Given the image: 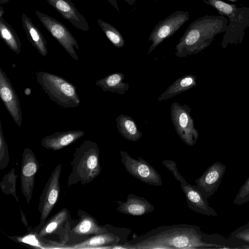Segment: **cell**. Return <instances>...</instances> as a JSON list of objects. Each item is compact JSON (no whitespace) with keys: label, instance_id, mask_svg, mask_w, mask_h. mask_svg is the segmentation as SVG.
Listing matches in <instances>:
<instances>
[{"label":"cell","instance_id":"cell-1","mask_svg":"<svg viewBox=\"0 0 249 249\" xmlns=\"http://www.w3.org/2000/svg\"><path fill=\"white\" fill-rule=\"evenodd\" d=\"M199 227L187 224L160 226L122 244V249H229L210 242Z\"/></svg>","mask_w":249,"mask_h":249},{"label":"cell","instance_id":"cell-2","mask_svg":"<svg viewBox=\"0 0 249 249\" xmlns=\"http://www.w3.org/2000/svg\"><path fill=\"white\" fill-rule=\"evenodd\" d=\"M228 18L225 16L206 15L192 22L176 45L175 55L196 54L211 45L215 37L225 32Z\"/></svg>","mask_w":249,"mask_h":249},{"label":"cell","instance_id":"cell-3","mask_svg":"<svg viewBox=\"0 0 249 249\" xmlns=\"http://www.w3.org/2000/svg\"><path fill=\"white\" fill-rule=\"evenodd\" d=\"M98 144L86 140L73 152L71 162V171L67 180V186L79 182L83 185L89 183L101 173L102 168L99 159Z\"/></svg>","mask_w":249,"mask_h":249},{"label":"cell","instance_id":"cell-4","mask_svg":"<svg viewBox=\"0 0 249 249\" xmlns=\"http://www.w3.org/2000/svg\"><path fill=\"white\" fill-rule=\"evenodd\" d=\"M214 8L220 15L228 17V23L221 42L223 49L229 45L240 44L249 27V7H237L222 0H203Z\"/></svg>","mask_w":249,"mask_h":249},{"label":"cell","instance_id":"cell-5","mask_svg":"<svg viewBox=\"0 0 249 249\" xmlns=\"http://www.w3.org/2000/svg\"><path fill=\"white\" fill-rule=\"evenodd\" d=\"M36 81L49 98L64 108L79 106L80 100L76 87L63 77L45 71L36 72Z\"/></svg>","mask_w":249,"mask_h":249},{"label":"cell","instance_id":"cell-6","mask_svg":"<svg viewBox=\"0 0 249 249\" xmlns=\"http://www.w3.org/2000/svg\"><path fill=\"white\" fill-rule=\"evenodd\" d=\"M74 221L69 210L64 208L48 218L39 230L35 231L50 249H64L68 241V232Z\"/></svg>","mask_w":249,"mask_h":249},{"label":"cell","instance_id":"cell-7","mask_svg":"<svg viewBox=\"0 0 249 249\" xmlns=\"http://www.w3.org/2000/svg\"><path fill=\"white\" fill-rule=\"evenodd\" d=\"M162 163L172 173L176 179L179 182L190 209L196 213L207 216H217L218 214L215 210L209 205L207 199L197 189L196 186L188 183L180 175L175 161L165 160L162 161Z\"/></svg>","mask_w":249,"mask_h":249},{"label":"cell","instance_id":"cell-8","mask_svg":"<svg viewBox=\"0 0 249 249\" xmlns=\"http://www.w3.org/2000/svg\"><path fill=\"white\" fill-rule=\"evenodd\" d=\"M108 232L91 236L78 243L65 245L64 249H110L127 241L131 230L124 228L115 227L110 224L104 225Z\"/></svg>","mask_w":249,"mask_h":249},{"label":"cell","instance_id":"cell-9","mask_svg":"<svg viewBox=\"0 0 249 249\" xmlns=\"http://www.w3.org/2000/svg\"><path fill=\"white\" fill-rule=\"evenodd\" d=\"M191 112V108L187 105H181L176 102L171 105V119L177 135L186 145L193 146L196 143L199 134L195 127Z\"/></svg>","mask_w":249,"mask_h":249},{"label":"cell","instance_id":"cell-10","mask_svg":"<svg viewBox=\"0 0 249 249\" xmlns=\"http://www.w3.org/2000/svg\"><path fill=\"white\" fill-rule=\"evenodd\" d=\"M62 165L58 164L50 175L39 199L38 211L40 213V222L34 231L39 230L45 224L57 202L60 193L59 179Z\"/></svg>","mask_w":249,"mask_h":249},{"label":"cell","instance_id":"cell-11","mask_svg":"<svg viewBox=\"0 0 249 249\" xmlns=\"http://www.w3.org/2000/svg\"><path fill=\"white\" fill-rule=\"evenodd\" d=\"M190 18L187 11H177L159 22L154 27L148 40L152 41L147 54L150 53L163 40L171 37Z\"/></svg>","mask_w":249,"mask_h":249},{"label":"cell","instance_id":"cell-12","mask_svg":"<svg viewBox=\"0 0 249 249\" xmlns=\"http://www.w3.org/2000/svg\"><path fill=\"white\" fill-rule=\"evenodd\" d=\"M77 215L78 219L75 220L70 230L65 245L78 243L91 236L108 232L104 225H99L95 218L87 212L79 209Z\"/></svg>","mask_w":249,"mask_h":249},{"label":"cell","instance_id":"cell-13","mask_svg":"<svg viewBox=\"0 0 249 249\" xmlns=\"http://www.w3.org/2000/svg\"><path fill=\"white\" fill-rule=\"evenodd\" d=\"M121 161L126 171L143 183L160 186L162 185L161 177L158 171L147 161L139 157L135 159L126 152L119 150Z\"/></svg>","mask_w":249,"mask_h":249},{"label":"cell","instance_id":"cell-14","mask_svg":"<svg viewBox=\"0 0 249 249\" xmlns=\"http://www.w3.org/2000/svg\"><path fill=\"white\" fill-rule=\"evenodd\" d=\"M37 18L49 32L57 40L69 54L74 60L79 57L75 48L79 49L78 42L68 29L61 22L38 11H35Z\"/></svg>","mask_w":249,"mask_h":249},{"label":"cell","instance_id":"cell-15","mask_svg":"<svg viewBox=\"0 0 249 249\" xmlns=\"http://www.w3.org/2000/svg\"><path fill=\"white\" fill-rule=\"evenodd\" d=\"M39 168L36 157L29 148H26L22 154L20 167V185L22 195L27 204H30L35 183L36 176Z\"/></svg>","mask_w":249,"mask_h":249},{"label":"cell","instance_id":"cell-16","mask_svg":"<svg viewBox=\"0 0 249 249\" xmlns=\"http://www.w3.org/2000/svg\"><path fill=\"white\" fill-rule=\"evenodd\" d=\"M226 170L225 164L216 161L195 180L196 187L206 198L208 199L217 192Z\"/></svg>","mask_w":249,"mask_h":249},{"label":"cell","instance_id":"cell-17","mask_svg":"<svg viewBox=\"0 0 249 249\" xmlns=\"http://www.w3.org/2000/svg\"><path fill=\"white\" fill-rule=\"evenodd\" d=\"M0 96L11 116L18 126L22 122L19 99L5 72L0 68Z\"/></svg>","mask_w":249,"mask_h":249},{"label":"cell","instance_id":"cell-18","mask_svg":"<svg viewBox=\"0 0 249 249\" xmlns=\"http://www.w3.org/2000/svg\"><path fill=\"white\" fill-rule=\"evenodd\" d=\"M46 0L74 27L84 32L89 30V27L86 18L78 11L71 0Z\"/></svg>","mask_w":249,"mask_h":249},{"label":"cell","instance_id":"cell-19","mask_svg":"<svg viewBox=\"0 0 249 249\" xmlns=\"http://www.w3.org/2000/svg\"><path fill=\"white\" fill-rule=\"evenodd\" d=\"M118 206L116 210L124 214L141 216L152 212L155 207L145 198L130 194L125 202L116 201Z\"/></svg>","mask_w":249,"mask_h":249},{"label":"cell","instance_id":"cell-20","mask_svg":"<svg viewBox=\"0 0 249 249\" xmlns=\"http://www.w3.org/2000/svg\"><path fill=\"white\" fill-rule=\"evenodd\" d=\"M85 134V132L81 130L57 132L43 138L41 144L47 149L59 150L75 142Z\"/></svg>","mask_w":249,"mask_h":249},{"label":"cell","instance_id":"cell-21","mask_svg":"<svg viewBox=\"0 0 249 249\" xmlns=\"http://www.w3.org/2000/svg\"><path fill=\"white\" fill-rule=\"evenodd\" d=\"M22 27L28 40L43 56L48 54L47 41L40 30L26 14L21 15Z\"/></svg>","mask_w":249,"mask_h":249},{"label":"cell","instance_id":"cell-22","mask_svg":"<svg viewBox=\"0 0 249 249\" xmlns=\"http://www.w3.org/2000/svg\"><path fill=\"white\" fill-rule=\"evenodd\" d=\"M197 86L196 77L192 74L183 75L174 82L158 98L159 101L167 100Z\"/></svg>","mask_w":249,"mask_h":249},{"label":"cell","instance_id":"cell-23","mask_svg":"<svg viewBox=\"0 0 249 249\" xmlns=\"http://www.w3.org/2000/svg\"><path fill=\"white\" fill-rule=\"evenodd\" d=\"M124 75L122 72H116L97 80L95 85L104 91H109L124 95L129 89V84L123 82Z\"/></svg>","mask_w":249,"mask_h":249},{"label":"cell","instance_id":"cell-24","mask_svg":"<svg viewBox=\"0 0 249 249\" xmlns=\"http://www.w3.org/2000/svg\"><path fill=\"white\" fill-rule=\"evenodd\" d=\"M119 133L125 139L137 142L141 138L142 133L138 129L133 119L126 115L120 114L116 119Z\"/></svg>","mask_w":249,"mask_h":249},{"label":"cell","instance_id":"cell-25","mask_svg":"<svg viewBox=\"0 0 249 249\" xmlns=\"http://www.w3.org/2000/svg\"><path fill=\"white\" fill-rule=\"evenodd\" d=\"M0 37L5 44L16 53L21 52V42L14 28L3 18H0Z\"/></svg>","mask_w":249,"mask_h":249},{"label":"cell","instance_id":"cell-26","mask_svg":"<svg viewBox=\"0 0 249 249\" xmlns=\"http://www.w3.org/2000/svg\"><path fill=\"white\" fill-rule=\"evenodd\" d=\"M97 22L107 38L114 47L121 48L124 46L125 41L124 37L115 27L99 18L97 19Z\"/></svg>","mask_w":249,"mask_h":249},{"label":"cell","instance_id":"cell-27","mask_svg":"<svg viewBox=\"0 0 249 249\" xmlns=\"http://www.w3.org/2000/svg\"><path fill=\"white\" fill-rule=\"evenodd\" d=\"M14 241L30 246L35 249H50L37 235L36 232L28 228V232L21 236H9Z\"/></svg>","mask_w":249,"mask_h":249},{"label":"cell","instance_id":"cell-28","mask_svg":"<svg viewBox=\"0 0 249 249\" xmlns=\"http://www.w3.org/2000/svg\"><path fill=\"white\" fill-rule=\"evenodd\" d=\"M18 177V176L15 173V168H12L2 178L0 182V188L3 193L6 195H12L18 202V199L16 190V181Z\"/></svg>","mask_w":249,"mask_h":249},{"label":"cell","instance_id":"cell-29","mask_svg":"<svg viewBox=\"0 0 249 249\" xmlns=\"http://www.w3.org/2000/svg\"><path fill=\"white\" fill-rule=\"evenodd\" d=\"M0 121V169L3 170L7 167L9 161L8 146L5 141L4 134Z\"/></svg>","mask_w":249,"mask_h":249},{"label":"cell","instance_id":"cell-30","mask_svg":"<svg viewBox=\"0 0 249 249\" xmlns=\"http://www.w3.org/2000/svg\"><path fill=\"white\" fill-rule=\"evenodd\" d=\"M249 201V177L241 186L234 200L233 204L241 205Z\"/></svg>","mask_w":249,"mask_h":249},{"label":"cell","instance_id":"cell-31","mask_svg":"<svg viewBox=\"0 0 249 249\" xmlns=\"http://www.w3.org/2000/svg\"><path fill=\"white\" fill-rule=\"evenodd\" d=\"M234 235V237L239 240L249 243V228H240Z\"/></svg>","mask_w":249,"mask_h":249},{"label":"cell","instance_id":"cell-32","mask_svg":"<svg viewBox=\"0 0 249 249\" xmlns=\"http://www.w3.org/2000/svg\"><path fill=\"white\" fill-rule=\"evenodd\" d=\"M20 213H21V219L22 222L23 223V224L24 225V226L27 227L28 226V221H27V219L26 217L25 214L23 212L20 207Z\"/></svg>","mask_w":249,"mask_h":249},{"label":"cell","instance_id":"cell-33","mask_svg":"<svg viewBox=\"0 0 249 249\" xmlns=\"http://www.w3.org/2000/svg\"><path fill=\"white\" fill-rule=\"evenodd\" d=\"M109 3L118 11H120L116 0H107Z\"/></svg>","mask_w":249,"mask_h":249},{"label":"cell","instance_id":"cell-34","mask_svg":"<svg viewBox=\"0 0 249 249\" xmlns=\"http://www.w3.org/2000/svg\"><path fill=\"white\" fill-rule=\"evenodd\" d=\"M127 3H128L129 5H133L135 3L136 0H124Z\"/></svg>","mask_w":249,"mask_h":249},{"label":"cell","instance_id":"cell-35","mask_svg":"<svg viewBox=\"0 0 249 249\" xmlns=\"http://www.w3.org/2000/svg\"><path fill=\"white\" fill-rule=\"evenodd\" d=\"M31 93V89L29 88H26L24 89V93L26 95H29Z\"/></svg>","mask_w":249,"mask_h":249},{"label":"cell","instance_id":"cell-36","mask_svg":"<svg viewBox=\"0 0 249 249\" xmlns=\"http://www.w3.org/2000/svg\"><path fill=\"white\" fill-rule=\"evenodd\" d=\"M4 11L2 5H0V18H2L4 15Z\"/></svg>","mask_w":249,"mask_h":249},{"label":"cell","instance_id":"cell-37","mask_svg":"<svg viewBox=\"0 0 249 249\" xmlns=\"http://www.w3.org/2000/svg\"><path fill=\"white\" fill-rule=\"evenodd\" d=\"M9 0H0V5H4L7 3H8Z\"/></svg>","mask_w":249,"mask_h":249},{"label":"cell","instance_id":"cell-38","mask_svg":"<svg viewBox=\"0 0 249 249\" xmlns=\"http://www.w3.org/2000/svg\"><path fill=\"white\" fill-rule=\"evenodd\" d=\"M236 249H249V245H243L240 247H236Z\"/></svg>","mask_w":249,"mask_h":249},{"label":"cell","instance_id":"cell-39","mask_svg":"<svg viewBox=\"0 0 249 249\" xmlns=\"http://www.w3.org/2000/svg\"><path fill=\"white\" fill-rule=\"evenodd\" d=\"M249 228V222L245 226H244L242 227H241L240 228Z\"/></svg>","mask_w":249,"mask_h":249},{"label":"cell","instance_id":"cell-40","mask_svg":"<svg viewBox=\"0 0 249 249\" xmlns=\"http://www.w3.org/2000/svg\"><path fill=\"white\" fill-rule=\"evenodd\" d=\"M230 0L235 1H236L237 0Z\"/></svg>","mask_w":249,"mask_h":249}]
</instances>
